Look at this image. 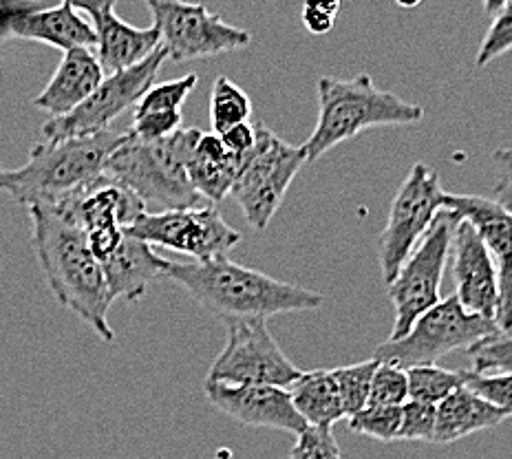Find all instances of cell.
<instances>
[{"mask_svg": "<svg viewBox=\"0 0 512 459\" xmlns=\"http://www.w3.org/2000/svg\"><path fill=\"white\" fill-rule=\"evenodd\" d=\"M201 135L199 128H181L168 140L142 142L128 128L124 142L106 159L102 175L131 190L146 212L197 208L201 197L190 186L186 159Z\"/></svg>", "mask_w": 512, "mask_h": 459, "instance_id": "obj_5", "label": "cell"}, {"mask_svg": "<svg viewBox=\"0 0 512 459\" xmlns=\"http://www.w3.org/2000/svg\"><path fill=\"white\" fill-rule=\"evenodd\" d=\"M490 27L477 51V67H486L493 60L512 51V0L510 3H486Z\"/></svg>", "mask_w": 512, "mask_h": 459, "instance_id": "obj_27", "label": "cell"}, {"mask_svg": "<svg viewBox=\"0 0 512 459\" xmlns=\"http://www.w3.org/2000/svg\"><path fill=\"white\" fill-rule=\"evenodd\" d=\"M237 170L239 162L226 151L215 133L201 135L186 159V173L192 190L212 204H219L230 195Z\"/></svg>", "mask_w": 512, "mask_h": 459, "instance_id": "obj_21", "label": "cell"}, {"mask_svg": "<svg viewBox=\"0 0 512 459\" xmlns=\"http://www.w3.org/2000/svg\"><path fill=\"white\" fill-rule=\"evenodd\" d=\"M497 329L512 327V252L497 259Z\"/></svg>", "mask_w": 512, "mask_h": 459, "instance_id": "obj_35", "label": "cell"}, {"mask_svg": "<svg viewBox=\"0 0 512 459\" xmlns=\"http://www.w3.org/2000/svg\"><path fill=\"white\" fill-rule=\"evenodd\" d=\"M340 3H307L303 5V25L316 36H325L336 25Z\"/></svg>", "mask_w": 512, "mask_h": 459, "instance_id": "obj_36", "label": "cell"}, {"mask_svg": "<svg viewBox=\"0 0 512 459\" xmlns=\"http://www.w3.org/2000/svg\"><path fill=\"white\" fill-rule=\"evenodd\" d=\"M290 459H343L332 426H307L296 435Z\"/></svg>", "mask_w": 512, "mask_h": 459, "instance_id": "obj_34", "label": "cell"}, {"mask_svg": "<svg viewBox=\"0 0 512 459\" xmlns=\"http://www.w3.org/2000/svg\"><path fill=\"white\" fill-rule=\"evenodd\" d=\"M466 389H471L475 396L493 404L506 418H512V376H506V373L468 371Z\"/></svg>", "mask_w": 512, "mask_h": 459, "instance_id": "obj_32", "label": "cell"}, {"mask_svg": "<svg viewBox=\"0 0 512 459\" xmlns=\"http://www.w3.org/2000/svg\"><path fill=\"white\" fill-rule=\"evenodd\" d=\"M316 95L318 122L303 144L307 162H316L334 146L354 140L369 128L411 126L424 117L420 104L404 102L396 93L376 87L369 73L351 80L320 78Z\"/></svg>", "mask_w": 512, "mask_h": 459, "instance_id": "obj_4", "label": "cell"}, {"mask_svg": "<svg viewBox=\"0 0 512 459\" xmlns=\"http://www.w3.org/2000/svg\"><path fill=\"white\" fill-rule=\"evenodd\" d=\"M349 431L373 437L380 442H398L402 407H365L349 418Z\"/></svg>", "mask_w": 512, "mask_h": 459, "instance_id": "obj_30", "label": "cell"}, {"mask_svg": "<svg viewBox=\"0 0 512 459\" xmlns=\"http://www.w3.org/2000/svg\"><path fill=\"white\" fill-rule=\"evenodd\" d=\"M12 38L45 42L60 51L95 49V29L78 12L73 3H60L56 7L45 3H31L12 25Z\"/></svg>", "mask_w": 512, "mask_h": 459, "instance_id": "obj_17", "label": "cell"}, {"mask_svg": "<svg viewBox=\"0 0 512 459\" xmlns=\"http://www.w3.org/2000/svg\"><path fill=\"white\" fill-rule=\"evenodd\" d=\"M442 199L444 190L435 170L422 162L415 164L393 197L380 237V270L387 285L396 279L404 261L442 212Z\"/></svg>", "mask_w": 512, "mask_h": 459, "instance_id": "obj_10", "label": "cell"}, {"mask_svg": "<svg viewBox=\"0 0 512 459\" xmlns=\"http://www.w3.org/2000/svg\"><path fill=\"white\" fill-rule=\"evenodd\" d=\"M252 100L239 84L219 76L210 91V126L215 135H223L230 128L250 122Z\"/></svg>", "mask_w": 512, "mask_h": 459, "instance_id": "obj_24", "label": "cell"}, {"mask_svg": "<svg viewBox=\"0 0 512 459\" xmlns=\"http://www.w3.org/2000/svg\"><path fill=\"white\" fill-rule=\"evenodd\" d=\"M146 7L162 38V47L175 62L221 56L245 49L252 42L250 31L223 23V18L208 12L206 5L148 0Z\"/></svg>", "mask_w": 512, "mask_h": 459, "instance_id": "obj_12", "label": "cell"}, {"mask_svg": "<svg viewBox=\"0 0 512 459\" xmlns=\"http://www.w3.org/2000/svg\"><path fill=\"white\" fill-rule=\"evenodd\" d=\"M73 7L82 14H89L91 25L95 29V58L104 71V78L115 73L133 69L144 62L151 53L162 47L159 31L151 25L146 29H137L115 14L113 0L104 3H73Z\"/></svg>", "mask_w": 512, "mask_h": 459, "instance_id": "obj_14", "label": "cell"}, {"mask_svg": "<svg viewBox=\"0 0 512 459\" xmlns=\"http://www.w3.org/2000/svg\"><path fill=\"white\" fill-rule=\"evenodd\" d=\"M124 232L148 243L151 248L159 245V248L188 254L195 261L221 259L241 243L239 230L226 223L212 206L144 212Z\"/></svg>", "mask_w": 512, "mask_h": 459, "instance_id": "obj_13", "label": "cell"}, {"mask_svg": "<svg viewBox=\"0 0 512 459\" xmlns=\"http://www.w3.org/2000/svg\"><path fill=\"white\" fill-rule=\"evenodd\" d=\"M380 367V360H362L356 365L329 369L334 376V382L338 387L340 402H343L345 418H354L356 413L367 407L369 402V391H371V380L376 376V369Z\"/></svg>", "mask_w": 512, "mask_h": 459, "instance_id": "obj_26", "label": "cell"}, {"mask_svg": "<svg viewBox=\"0 0 512 459\" xmlns=\"http://www.w3.org/2000/svg\"><path fill=\"white\" fill-rule=\"evenodd\" d=\"M226 347L212 362L206 382L232 387L290 389L301 369L283 354L268 329V320H230Z\"/></svg>", "mask_w": 512, "mask_h": 459, "instance_id": "obj_9", "label": "cell"}, {"mask_svg": "<svg viewBox=\"0 0 512 459\" xmlns=\"http://www.w3.org/2000/svg\"><path fill=\"white\" fill-rule=\"evenodd\" d=\"M493 159L499 175L497 179L499 204L512 215V148H499Z\"/></svg>", "mask_w": 512, "mask_h": 459, "instance_id": "obj_38", "label": "cell"}, {"mask_svg": "<svg viewBox=\"0 0 512 459\" xmlns=\"http://www.w3.org/2000/svg\"><path fill=\"white\" fill-rule=\"evenodd\" d=\"M166 60V49L159 47L137 67L104 78L93 95H89V100L80 104L76 111L64 117H49L42 126V135L47 137V142H64L111 131V124L117 117L140 102L144 93L153 87Z\"/></svg>", "mask_w": 512, "mask_h": 459, "instance_id": "obj_11", "label": "cell"}, {"mask_svg": "<svg viewBox=\"0 0 512 459\" xmlns=\"http://www.w3.org/2000/svg\"><path fill=\"white\" fill-rule=\"evenodd\" d=\"M166 279L184 287L192 301L226 323L268 320L270 316L290 312H312L325 301L323 294L232 263L228 256L212 261L170 263Z\"/></svg>", "mask_w": 512, "mask_h": 459, "instance_id": "obj_2", "label": "cell"}, {"mask_svg": "<svg viewBox=\"0 0 512 459\" xmlns=\"http://www.w3.org/2000/svg\"><path fill=\"white\" fill-rule=\"evenodd\" d=\"M31 3H0V45L12 40L14 20L25 12Z\"/></svg>", "mask_w": 512, "mask_h": 459, "instance_id": "obj_39", "label": "cell"}, {"mask_svg": "<svg viewBox=\"0 0 512 459\" xmlns=\"http://www.w3.org/2000/svg\"><path fill=\"white\" fill-rule=\"evenodd\" d=\"M455 226L457 221L442 210L418 243V248L404 261L396 279L387 285L391 303L396 307V320H393L389 340L407 336L415 320L442 301L440 287L446 261L451 256Z\"/></svg>", "mask_w": 512, "mask_h": 459, "instance_id": "obj_8", "label": "cell"}, {"mask_svg": "<svg viewBox=\"0 0 512 459\" xmlns=\"http://www.w3.org/2000/svg\"><path fill=\"white\" fill-rule=\"evenodd\" d=\"M437 424V407L435 404H424L407 400L402 407V426H400V442H429L433 444Z\"/></svg>", "mask_w": 512, "mask_h": 459, "instance_id": "obj_33", "label": "cell"}, {"mask_svg": "<svg viewBox=\"0 0 512 459\" xmlns=\"http://www.w3.org/2000/svg\"><path fill=\"white\" fill-rule=\"evenodd\" d=\"M208 402L228 418L245 426L276 429L301 435L307 424L296 413L290 391L279 387H232V384L206 382Z\"/></svg>", "mask_w": 512, "mask_h": 459, "instance_id": "obj_16", "label": "cell"}, {"mask_svg": "<svg viewBox=\"0 0 512 459\" xmlns=\"http://www.w3.org/2000/svg\"><path fill=\"white\" fill-rule=\"evenodd\" d=\"M126 133L106 131L82 140L36 144L25 166L0 175V192L27 208L56 206L102 177L106 159Z\"/></svg>", "mask_w": 512, "mask_h": 459, "instance_id": "obj_3", "label": "cell"}, {"mask_svg": "<svg viewBox=\"0 0 512 459\" xmlns=\"http://www.w3.org/2000/svg\"><path fill=\"white\" fill-rule=\"evenodd\" d=\"M453 281L455 298L466 312L495 323L497 314V263L486 243L466 221H457L453 232Z\"/></svg>", "mask_w": 512, "mask_h": 459, "instance_id": "obj_15", "label": "cell"}, {"mask_svg": "<svg viewBox=\"0 0 512 459\" xmlns=\"http://www.w3.org/2000/svg\"><path fill=\"white\" fill-rule=\"evenodd\" d=\"M409 400L407 369L380 362L371 380L367 407H404Z\"/></svg>", "mask_w": 512, "mask_h": 459, "instance_id": "obj_31", "label": "cell"}, {"mask_svg": "<svg viewBox=\"0 0 512 459\" xmlns=\"http://www.w3.org/2000/svg\"><path fill=\"white\" fill-rule=\"evenodd\" d=\"M104 82V71L93 49H71L62 56L49 84L42 89L34 106L51 117H64L89 100V95Z\"/></svg>", "mask_w": 512, "mask_h": 459, "instance_id": "obj_18", "label": "cell"}, {"mask_svg": "<svg viewBox=\"0 0 512 459\" xmlns=\"http://www.w3.org/2000/svg\"><path fill=\"white\" fill-rule=\"evenodd\" d=\"M197 84H199V78L195 73H188L184 78L168 80L162 84H153V87L144 93V98L135 104L133 115L181 113V106L186 104L188 95L195 91Z\"/></svg>", "mask_w": 512, "mask_h": 459, "instance_id": "obj_29", "label": "cell"}, {"mask_svg": "<svg viewBox=\"0 0 512 459\" xmlns=\"http://www.w3.org/2000/svg\"><path fill=\"white\" fill-rule=\"evenodd\" d=\"M5 173V168H3V164H0V175H3Z\"/></svg>", "mask_w": 512, "mask_h": 459, "instance_id": "obj_40", "label": "cell"}, {"mask_svg": "<svg viewBox=\"0 0 512 459\" xmlns=\"http://www.w3.org/2000/svg\"><path fill=\"white\" fill-rule=\"evenodd\" d=\"M287 391L307 426H334L338 420H345L343 402L329 369L303 371Z\"/></svg>", "mask_w": 512, "mask_h": 459, "instance_id": "obj_23", "label": "cell"}, {"mask_svg": "<svg viewBox=\"0 0 512 459\" xmlns=\"http://www.w3.org/2000/svg\"><path fill=\"white\" fill-rule=\"evenodd\" d=\"M475 373H506L512 376V327L497 329L466 349Z\"/></svg>", "mask_w": 512, "mask_h": 459, "instance_id": "obj_28", "label": "cell"}, {"mask_svg": "<svg viewBox=\"0 0 512 459\" xmlns=\"http://www.w3.org/2000/svg\"><path fill=\"white\" fill-rule=\"evenodd\" d=\"M307 164L303 146H292L270 128L256 124V140L239 162L230 197L237 201L245 221L254 230H265L279 212L285 192Z\"/></svg>", "mask_w": 512, "mask_h": 459, "instance_id": "obj_6", "label": "cell"}, {"mask_svg": "<svg viewBox=\"0 0 512 459\" xmlns=\"http://www.w3.org/2000/svg\"><path fill=\"white\" fill-rule=\"evenodd\" d=\"M442 210L455 221H466L486 243L495 261L512 252V215L499 201L444 192Z\"/></svg>", "mask_w": 512, "mask_h": 459, "instance_id": "obj_20", "label": "cell"}, {"mask_svg": "<svg viewBox=\"0 0 512 459\" xmlns=\"http://www.w3.org/2000/svg\"><path fill=\"white\" fill-rule=\"evenodd\" d=\"M170 263L173 261L162 259L151 245L124 232L120 248L102 263L111 303L120 298L126 303L140 301L148 285L159 276H166Z\"/></svg>", "mask_w": 512, "mask_h": 459, "instance_id": "obj_19", "label": "cell"}, {"mask_svg": "<svg viewBox=\"0 0 512 459\" xmlns=\"http://www.w3.org/2000/svg\"><path fill=\"white\" fill-rule=\"evenodd\" d=\"M409 378V400L424 404H440L457 389L466 387L468 371L442 369L437 365H422L407 369Z\"/></svg>", "mask_w": 512, "mask_h": 459, "instance_id": "obj_25", "label": "cell"}, {"mask_svg": "<svg viewBox=\"0 0 512 459\" xmlns=\"http://www.w3.org/2000/svg\"><path fill=\"white\" fill-rule=\"evenodd\" d=\"M27 210L31 241L51 294L64 309L82 318L104 343H113L115 332L109 325L113 303L102 263L89 250L84 232L53 208L34 206Z\"/></svg>", "mask_w": 512, "mask_h": 459, "instance_id": "obj_1", "label": "cell"}, {"mask_svg": "<svg viewBox=\"0 0 512 459\" xmlns=\"http://www.w3.org/2000/svg\"><path fill=\"white\" fill-rule=\"evenodd\" d=\"M493 332H497L493 320L466 312L453 294L415 320L407 336L378 345L373 358L402 369L435 365L440 358L473 347Z\"/></svg>", "mask_w": 512, "mask_h": 459, "instance_id": "obj_7", "label": "cell"}, {"mask_svg": "<svg viewBox=\"0 0 512 459\" xmlns=\"http://www.w3.org/2000/svg\"><path fill=\"white\" fill-rule=\"evenodd\" d=\"M506 420V415L493 404L482 400L471 389H457L453 396L437 404V424L433 444H453L464 437L495 429Z\"/></svg>", "mask_w": 512, "mask_h": 459, "instance_id": "obj_22", "label": "cell"}, {"mask_svg": "<svg viewBox=\"0 0 512 459\" xmlns=\"http://www.w3.org/2000/svg\"><path fill=\"white\" fill-rule=\"evenodd\" d=\"M219 140L223 142V146H226V151L237 159V162H241V159L250 153V148L254 146V140H256V126H252L250 122L245 124H239L230 128V131H226L223 135H219Z\"/></svg>", "mask_w": 512, "mask_h": 459, "instance_id": "obj_37", "label": "cell"}]
</instances>
